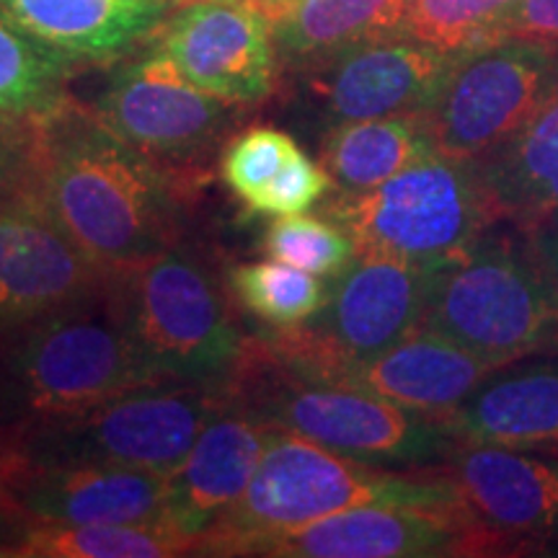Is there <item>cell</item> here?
Segmentation results:
<instances>
[{
  "instance_id": "7a4b0ae2",
  "label": "cell",
  "mask_w": 558,
  "mask_h": 558,
  "mask_svg": "<svg viewBox=\"0 0 558 558\" xmlns=\"http://www.w3.org/2000/svg\"><path fill=\"white\" fill-rule=\"evenodd\" d=\"M365 505L458 509V499L439 469H380L292 432L271 429L246 492L202 535L194 556H251L275 535Z\"/></svg>"
},
{
  "instance_id": "9c48e42d",
  "label": "cell",
  "mask_w": 558,
  "mask_h": 558,
  "mask_svg": "<svg viewBox=\"0 0 558 558\" xmlns=\"http://www.w3.org/2000/svg\"><path fill=\"white\" fill-rule=\"evenodd\" d=\"M432 271L357 251L329 279V298L316 316L262 341L284 367L308 378L386 352L422 326Z\"/></svg>"
},
{
  "instance_id": "ffe728a7",
  "label": "cell",
  "mask_w": 558,
  "mask_h": 558,
  "mask_svg": "<svg viewBox=\"0 0 558 558\" xmlns=\"http://www.w3.org/2000/svg\"><path fill=\"white\" fill-rule=\"evenodd\" d=\"M442 422L458 442L558 452V362L497 367Z\"/></svg>"
},
{
  "instance_id": "f546056e",
  "label": "cell",
  "mask_w": 558,
  "mask_h": 558,
  "mask_svg": "<svg viewBox=\"0 0 558 558\" xmlns=\"http://www.w3.org/2000/svg\"><path fill=\"white\" fill-rule=\"evenodd\" d=\"M300 145L284 130L256 124L226 145L220 156V177L235 197L254 209L277 173L295 156Z\"/></svg>"
},
{
  "instance_id": "d590c367",
  "label": "cell",
  "mask_w": 558,
  "mask_h": 558,
  "mask_svg": "<svg viewBox=\"0 0 558 558\" xmlns=\"http://www.w3.org/2000/svg\"><path fill=\"white\" fill-rule=\"evenodd\" d=\"M5 541H9V522L0 514V556H5Z\"/></svg>"
},
{
  "instance_id": "484cf974",
  "label": "cell",
  "mask_w": 558,
  "mask_h": 558,
  "mask_svg": "<svg viewBox=\"0 0 558 558\" xmlns=\"http://www.w3.org/2000/svg\"><path fill=\"white\" fill-rule=\"evenodd\" d=\"M16 558H169L194 556V541L169 522L128 525H26L11 533Z\"/></svg>"
},
{
  "instance_id": "4dcf8cb0",
  "label": "cell",
  "mask_w": 558,
  "mask_h": 558,
  "mask_svg": "<svg viewBox=\"0 0 558 558\" xmlns=\"http://www.w3.org/2000/svg\"><path fill=\"white\" fill-rule=\"evenodd\" d=\"M333 190V181L324 163H316L303 150H298L284 169L277 173L271 181L269 190L262 194L259 205L254 213L269 215V218H279V215H298L316 205Z\"/></svg>"
},
{
  "instance_id": "7c38bea8",
  "label": "cell",
  "mask_w": 558,
  "mask_h": 558,
  "mask_svg": "<svg viewBox=\"0 0 558 558\" xmlns=\"http://www.w3.org/2000/svg\"><path fill=\"white\" fill-rule=\"evenodd\" d=\"M439 471L478 556L538 548L558 535V452L458 442Z\"/></svg>"
},
{
  "instance_id": "7402d4cb",
  "label": "cell",
  "mask_w": 558,
  "mask_h": 558,
  "mask_svg": "<svg viewBox=\"0 0 558 558\" xmlns=\"http://www.w3.org/2000/svg\"><path fill=\"white\" fill-rule=\"evenodd\" d=\"M171 0H0L34 37L75 62H111L135 50Z\"/></svg>"
},
{
  "instance_id": "ac0fdd59",
  "label": "cell",
  "mask_w": 558,
  "mask_h": 558,
  "mask_svg": "<svg viewBox=\"0 0 558 558\" xmlns=\"http://www.w3.org/2000/svg\"><path fill=\"white\" fill-rule=\"evenodd\" d=\"M271 427L230 401L199 432L184 460L166 476V520L197 541L246 492Z\"/></svg>"
},
{
  "instance_id": "d6a6232c",
  "label": "cell",
  "mask_w": 558,
  "mask_h": 558,
  "mask_svg": "<svg viewBox=\"0 0 558 558\" xmlns=\"http://www.w3.org/2000/svg\"><path fill=\"white\" fill-rule=\"evenodd\" d=\"M34 124L0 117V199L16 190L29 163Z\"/></svg>"
},
{
  "instance_id": "603a6c76",
  "label": "cell",
  "mask_w": 558,
  "mask_h": 558,
  "mask_svg": "<svg viewBox=\"0 0 558 558\" xmlns=\"http://www.w3.org/2000/svg\"><path fill=\"white\" fill-rule=\"evenodd\" d=\"M411 0H295L271 24L277 60L303 70L354 45L407 29Z\"/></svg>"
},
{
  "instance_id": "2e32d148",
  "label": "cell",
  "mask_w": 558,
  "mask_h": 558,
  "mask_svg": "<svg viewBox=\"0 0 558 558\" xmlns=\"http://www.w3.org/2000/svg\"><path fill=\"white\" fill-rule=\"evenodd\" d=\"M156 50L192 86L230 104H256L275 88L277 50L271 24L243 3L184 5L160 26Z\"/></svg>"
},
{
  "instance_id": "9a60e30c",
  "label": "cell",
  "mask_w": 558,
  "mask_h": 558,
  "mask_svg": "<svg viewBox=\"0 0 558 558\" xmlns=\"http://www.w3.org/2000/svg\"><path fill=\"white\" fill-rule=\"evenodd\" d=\"M107 279L29 192L16 186L0 199V341L94 295Z\"/></svg>"
},
{
  "instance_id": "44dd1931",
  "label": "cell",
  "mask_w": 558,
  "mask_h": 558,
  "mask_svg": "<svg viewBox=\"0 0 558 558\" xmlns=\"http://www.w3.org/2000/svg\"><path fill=\"white\" fill-rule=\"evenodd\" d=\"M497 222L530 230L558 209V65L546 94L507 143L473 163Z\"/></svg>"
},
{
  "instance_id": "30bf717a",
  "label": "cell",
  "mask_w": 558,
  "mask_h": 558,
  "mask_svg": "<svg viewBox=\"0 0 558 558\" xmlns=\"http://www.w3.org/2000/svg\"><path fill=\"white\" fill-rule=\"evenodd\" d=\"M556 47L499 37L452 54L448 75L422 111L439 156L476 163L518 132L546 94Z\"/></svg>"
},
{
  "instance_id": "8992f818",
  "label": "cell",
  "mask_w": 558,
  "mask_h": 558,
  "mask_svg": "<svg viewBox=\"0 0 558 558\" xmlns=\"http://www.w3.org/2000/svg\"><path fill=\"white\" fill-rule=\"evenodd\" d=\"M109 288L158 378L228 386L246 339L205 259L171 246L135 267L111 271Z\"/></svg>"
},
{
  "instance_id": "4fadbf2b",
  "label": "cell",
  "mask_w": 558,
  "mask_h": 558,
  "mask_svg": "<svg viewBox=\"0 0 558 558\" xmlns=\"http://www.w3.org/2000/svg\"><path fill=\"white\" fill-rule=\"evenodd\" d=\"M452 54L393 34L298 70L300 99L320 130L380 117L422 114L448 75Z\"/></svg>"
},
{
  "instance_id": "ba28073f",
  "label": "cell",
  "mask_w": 558,
  "mask_h": 558,
  "mask_svg": "<svg viewBox=\"0 0 558 558\" xmlns=\"http://www.w3.org/2000/svg\"><path fill=\"white\" fill-rule=\"evenodd\" d=\"M326 215L357 251L429 271L463 259L497 226L473 163L439 153L367 192H337Z\"/></svg>"
},
{
  "instance_id": "6da1fadb",
  "label": "cell",
  "mask_w": 558,
  "mask_h": 558,
  "mask_svg": "<svg viewBox=\"0 0 558 558\" xmlns=\"http://www.w3.org/2000/svg\"><path fill=\"white\" fill-rule=\"evenodd\" d=\"M19 186L107 275L177 246L179 209L166 173L94 111L68 104L34 124Z\"/></svg>"
},
{
  "instance_id": "8fae6325",
  "label": "cell",
  "mask_w": 558,
  "mask_h": 558,
  "mask_svg": "<svg viewBox=\"0 0 558 558\" xmlns=\"http://www.w3.org/2000/svg\"><path fill=\"white\" fill-rule=\"evenodd\" d=\"M166 476L169 473L41 460L0 442V514L11 533L26 525L169 522Z\"/></svg>"
},
{
  "instance_id": "277c9868",
  "label": "cell",
  "mask_w": 558,
  "mask_h": 558,
  "mask_svg": "<svg viewBox=\"0 0 558 558\" xmlns=\"http://www.w3.org/2000/svg\"><path fill=\"white\" fill-rule=\"evenodd\" d=\"M153 373L124 326L109 279L94 295L0 341V429L99 407Z\"/></svg>"
},
{
  "instance_id": "d4e9b609",
  "label": "cell",
  "mask_w": 558,
  "mask_h": 558,
  "mask_svg": "<svg viewBox=\"0 0 558 558\" xmlns=\"http://www.w3.org/2000/svg\"><path fill=\"white\" fill-rule=\"evenodd\" d=\"M75 65L0 9V117L32 124L50 120L70 104Z\"/></svg>"
},
{
  "instance_id": "3957f363",
  "label": "cell",
  "mask_w": 558,
  "mask_h": 558,
  "mask_svg": "<svg viewBox=\"0 0 558 558\" xmlns=\"http://www.w3.org/2000/svg\"><path fill=\"white\" fill-rule=\"evenodd\" d=\"M228 388L233 401L267 427L380 469H439L458 445L439 416L341 383L305 378L284 367L262 339L246 341Z\"/></svg>"
},
{
  "instance_id": "836d02e7",
  "label": "cell",
  "mask_w": 558,
  "mask_h": 558,
  "mask_svg": "<svg viewBox=\"0 0 558 558\" xmlns=\"http://www.w3.org/2000/svg\"><path fill=\"white\" fill-rule=\"evenodd\" d=\"M522 233L530 239V246H533L535 256L546 267L550 282L558 290V209L554 215H548V218H543L538 226L522 230Z\"/></svg>"
},
{
  "instance_id": "f1b7e54d",
  "label": "cell",
  "mask_w": 558,
  "mask_h": 558,
  "mask_svg": "<svg viewBox=\"0 0 558 558\" xmlns=\"http://www.w3.org/2000/svg\"><path fill=\"white\" fill-rule=\"evenodd\" d=\"M264 251L271 259L311 275L333 279L357 256L352 235L329 215H279L264 233Z\"/></svg>"
},
{
  "instance_id": "5b68a950",
  "label": "cell",
  "mask_w": 558,
  "mask_h": 558,
  "mask_svg": "<svg viewBox=\"0 0 558 558\" xmlns=\"http://www.w3.org/2000/svg\"><path fill=\"white\" fill-rule=\"evenodd\" d=\"M422 326L505 367L556 352L558 290L520 228L492 226L463 259L432 271Z\"/></svg>"
},
{
  "instance_id": "e575fe53",
  "label": "cell",
  "mask_w": 558,
  "mask_h": 558,
  "mask_svg": "<svg viewBox=\"0 0 558 558\" xmlns=\"http://www.w3.org/2000/svg\"><path fill=\"white\" fill-rule=\"evenodd\" d=\"M171 3L190 5V3H205V0H171ZM222 3H243L248 5V9L259 11L262 16H267L269 24H275L282 13H288V9L295 3V0H222Z\"/></svg>"
},
{
  "instance_id": "5bb4252c",
  "label": "cell",
  "mask_w": 558,
  "mask_h": 558,
  "mask_svg": "<svg viewBox=\"0 0 558 558\" xmlns=\"http://www.w3.org/2000/svg\"><path fill=\"white\" fill-rule=\"evenodd\" d=\"M239 104L192 86L156 47L111 75L94 104L99 122L153 160L205 158L235 120Z\"/></svg>"
},
{
  "instance_id": "cb8c5ba5",
  "label": "cell",
  "mask_w": 558,
  "mask_h": 558,
  "mask_svg": "<svg viewBox=\"0 0 558 558\" xmlns=\"http://www.w3.org/2000/svg\"><path fill=\"white\" fill-rule=\"evenodd\" d=\"M435 150L424 114L380 117L324 132L320 163L337 192H367Z\"/></svg>"
},
{
  "instance_id": "e0dca14e",
  "label": "cell",
  "mask_w": 558,
  "mask_h": 558,
  "mask_svg": "<svg viewBox=\"0 0 558 558\" xmlns=\"http://www.w3.org/2000/svg\"><path fill=\"white\" fill-rule=\"evenodd\" d=\"M251 556L437 558L478 556L463 514L435 505H365L259 543Z\"/></svg>"
},
{
  "instance_id": "1f68e13d",
  "label": "cell",
  "mask_w": 558,
  "mask_h": 558,
  "mask_svg": "<svg viewBox=\"0 0 558 558\" xmlns=\"http://www.w3.org/2000/svg\"><path fill=\"white\" fill-rule=\"evenodd\" d=\"M499 37L541 41L558 50V0H518L507 13Z\"/></svg>"
},
{
  "instance_id": "4316f807",
  "label": "cell",
  "mask_w": 558,
  "mask_h": 558,
  "mask_svg": "<svg viewBox=\"0 0 558 558\" xmlns=\"http://www.w3.org/2000/svg\"><path fill=\"white\" fill-rule=\"evenodd\" d=\"M311 275L282 262L235 264L228 284L251 316L277 329H295L324 308L329 298V279Z\"/></svg>"
},
{
  "instance_id": "52a82bcc",
  "label": "cell",
  "mask_w": 558,
  "mask_h": 558,
  "mask_svg": "<svg viewBox=\"0 0 558 558\" xmlns=\"http://www.w3.org/2000/svg\"><path fill=\"white\" fill-rule=\"evenodd\" d=\"M230 401L228 386L156 380L81 414L3 427L0 442L41 460L171 473Z\"/></svg>"
},
{
  "instance_id": "83f0119b",
  "label": "cell",
  "mask_w": 558,
  "mask_h": 558,
  "mask_svg": "<svg viewBox=\"0 0 558 558\" xmlns=\"http://www.w3.org/2000/svg\"><path fill=\"white\" fill-rule=\"evenodd\" d=\"M518 0H411L407 34L445 54H458L499 37Z\"/></svg>"
},
{
  "instance_id": "d6986e66",
  "label": "cell",
  "mask_w": 558,
  "mask_h": 558,
  "mask_svg": "<svg viewBox=\"0 0 558 558\" xmlns=\"http://www.w3.org/2000/svg\"><path fill=\"white\" fill-rule=\"evenodd\" d=\"M494 369L497 367L452 339L418 326L386 352L331 369L316 380L367 390L403 409L442 418L469 399Z\"/></svg>"
}]
</instances>
